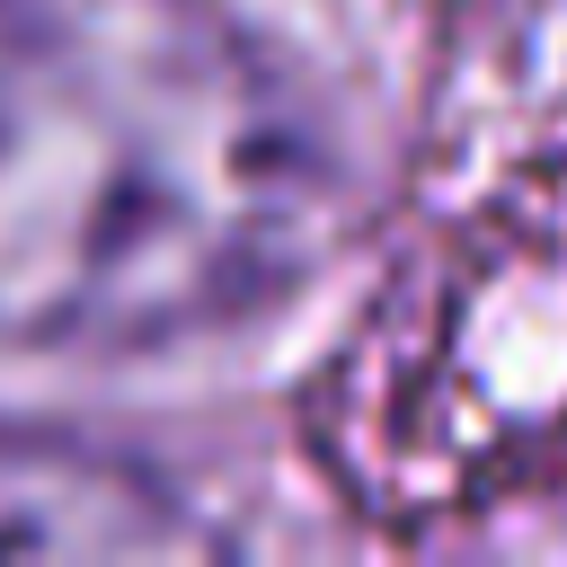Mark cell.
Instances as JSON below:
<instances>
[{
	"label": "cell",
	"instance_id": "obj_1",
	"mask_svg": "<svg viewBox=\"0 0 567 567\" xmlns=\"http://www.w3.org/2000/svg\"><path fill=\"white\" fill-rule=\"evenodd\" d=\"M328 239V142L221 0H0V337L168 346Z\"/></svg>",
	"mask_w": 567,
	"mask_h": 567
},
{
	"label": "cell",
	"instance_id": "obj_2",
	"mask_svg": "<svg viewBox=\"0 0 567 567\" xmlns=\"http://www.w3.org/2000/svg\"><path fill=\"white\" fill-rule=\"evenodd\" d=\"M213 532L124 452L0 425V558H195Z\"/></svg>",
	"mask_w": 567,
	"mask_h": 567
}]
</instances>
